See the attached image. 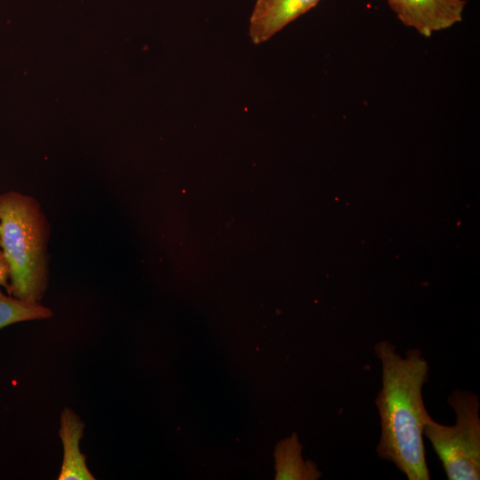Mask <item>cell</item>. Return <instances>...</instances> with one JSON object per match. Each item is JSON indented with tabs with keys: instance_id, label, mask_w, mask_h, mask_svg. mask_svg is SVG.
Here are the masks:
<instances>
[{
	"instance_id": "52a82bcc",
	"label": "cell",
	"mask_w": 480,
	"mask_h": 480,
	"mask_svg": "<svg viewBox=\"0 0 480 480\" xmlns=\"http://www.w3.org/2000/svg\"><path fill=\"white\" fill-rule=\"evenodd\" d=\"M276 479L315 480L321 476L316 464L301 457L296 435L281 441L276 450Z\"/></svg>"
},
{
	"instance_id": "5b68a950",
	"label": "cell",
	"mask_w": 480,
	"mask_h": 480,
	"mask_svg": "<svg viewBox=\"0 0 480 480\" xmlns=\"http://www.w3.org/2000/svg\"><path fill=\"white\" fill-rule=\"evenodd\" d=\"M320 0H256L249 20L252 42L270 39L287 24L308 12Z\"/></svg>"
},
{
	"instance_id": "6da1fadb",
	"label": "cell",
	"mask_w": 480,
	"mask_h": 480,
	"mask_svg": "<svg viewBox=\"0 0 480 480\" xmlns=\"http://www.w3.org/2000/svg\"><path fill=\"white\" fill-rule=\"evenodd\" d=\"M374 352L381 365V388L375 399L380 420L377 455L409 480H428L423 428L430 415L422 397L428 362L419 348L402 356L386 340L374 345Z\"/></svg>"
},
{
	"instance_id": "277c9868",
	"label": "cell",
	"mask_w": 480,
	"mask_h": 480,
	"mask_svg": "<svg viewBox=\"0 0 480 480\" xmlns=\"http://www.w3.org/2000/svg\"><path fill=\"white\" fill-rule=\"evenodd\" d=\"M401 22L429 37L463 19L466 0H387Z\"/></svg>"
},
{
	"instance_id": "9c48e42d",
	"label": "cell",
	"mask_w": 480,
	"mask_h": 480,
	"mask_svg": "<svg viewBox=\"0 0 480 480\" xmlns=\"http://www.w3.org/2000/svg\"><path fill=\"white\" fill-rule=\"evenodd\" d=\"M10 267L9 263L0 248V286H4L7 292L9 290Z\"/></svg>"
},
{
	"instance_id": "8992f818",
	"label": "cell",
	"mask_w": 480,
	"mask_h": 480,
	"mask_svg": "<svg viewBox=\"0 0 480 480\" xmlns=\"http://www.w3.org/2000/svg\"><path fill=\"white\" fill-rule=\"evenodd\" d=\"M84 424L69 408L60 414V437L63 444V461L59 480H94L88 469L85 455L80 451L79 443L84 435Z\"/></svg>"
},
{
	"instance_id": "ba28073f",
	"label": "cell",
	"mask_w": 480,
	"mask_h": 480,
	"mask_svg": "<svg viewBox=\"0 0 480 480\" xmlns=\"http://www.w3.org/2000/svg\"><path fill=\"white\" fill-rule=\"evenodd\" d=\"M52 316L50 308L6 296L0 290V329L15 323L45 319Z\"/></svg>"
},
{
	"instance_id": "7a4b0ae2",
	"label": "cell",
	"mask_w": 480,
	"mask_h": 480,
	"mask_svg": "<svg viewBox=\"0 0 480 480\" xmlns=\"http://www.w3.org/2000/svg\"><path fill=\"white\" fill-rule=\"evenodd\" d=\"M50 225L39 203L11 190L0 195V248L10 267L9 295L37 304L47 288Z\"/></svg>"
},
{
	"instance_id": "3957f363",
	"label": "cell",
	"mask_w": 480,
	"mask_h": 480,
	"mask_svg": "<svg viewBox=\"0 0 480 480\" xmlns=\"http://www.w3.org/2000/svg\"><path fill=\"white\" fill-rule=\"evenodd\" d=\"M456 415L453 425L429 417L423 436L430 442L449 480L480 479V402L468 390L455 389L447 397Z\"/></svg>"
}]
</instances>
